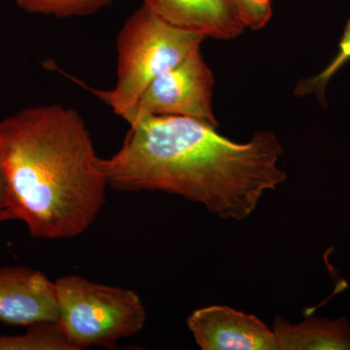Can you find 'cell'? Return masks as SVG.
I'll return each mask as SVG.
<instances>
[{
  "instance_id": "cell-1",
  "label": "cell",
  "mask_w": 350,
  "mask_h": 350,
  "mask_svg": "<svg viewBox=\"0 0 350 350\" xmlns=\"http://www.w3.org/2000/svg\"><path fill=\"white\" fill-rule=\"evenodd\" d=\"M216 129L190 117H147L131 125L121 148L96 165L115 190L178 195L219 217L243 220L265 192L286 180L278 167L283 147L271 131L238 144Z\"/></svg>"
},
{
  "instance_id": "cell-2",
  "label": "cell",
  "mask_w": 350,
  "mask_h": 350,
  "mask_svg": "<svg viewBox=\"0 0 350 350\" xmlns=\"http://www.w3.org/2000/svg\"><path fill=\"white\" fill-rule=\"evenodd\" d=\"M81 115L59 105L0 121V165L16 219L34 239H75L98 218L108 184Z\"/></svg>"
},
{
  "instance_id": "cell-3",
  "label": "cell",
  "mask_w": 350,
  "mask_h": 350,
  "mask_svg": "<svg viewBox=\"0 0 350 350\" xmlns=\"http://www.w3.org/2000/svg\"><path fill=\"white\" fill-rule=\"evenodd\" d=\"M206 39L165 22L144 5L126 20L117 36L115 87L103 91L82 86L123 118L152 81L200 50Z\"/></svg>"
},
{
  "instance_id": "cell-4",
  "label": "cell",
  "mask_w": 350,
  "mask_h": 350,
  "mask_svg": "<svg viewBox=\"0 0 350 350\" xmlns=\"http://www.w3.org/2000/svg\"><path fill=\"white\" fill-rule=\"evenodd\" d=\"M59 324L75 350L113 349L144 329L146 308L137 292L66 275L55 282Z\"/></svg>"
},
{
  "instance_id": "cell-5",
  "label": "cell",
  "mask_w": 350,
  "mask_h": 350,
  "mask_svg": "<svg viewBox=\"0 0 350 350\" xmlns=\"http://www.w3.org/2000/svg\"><path fill=\"white\" fill-rule=\"evenodd\" d=\"M215 78L196 51L174 68L157 77L123 116L129 125L152 116L190 117L218 126L213 96Z\"/></svg>"
},
{
  "instance_id": "cell-6",
  "label": "cell",
  "mask_w": 350,
  "mask_h": 350,
  "mask_svg": "<svg viewBox=\"0 0 350 350\" xmlns=\"http://www.w3.org/2000/svg\"><path fill=\"white\" fill-rule=\"evenodd\" d=\"M187 325L202 350H278L273 330L254 314L230 306L199 308Z\"/></svg>"
},
{
  "instance_id": "cell-7",
  "label": "cell",
  "mask_w": 350,
  "mask_h": 350,
  "mask_svg": "<svg viewBox=\"0 0 350 350\" xmlns=\"http://www.w3.org/2000/svg\"><path fill=\"white\" fill-rule=\"evenodd\" d=\"M59 319L55 282L29 267L0 269V322L29 327Z\"/></svg>"
},
{
  "instance_id": "cell-8",
  "label": "cell",
  "mask_w": 350,
  "mask_h": 350,
  "mask_svg": "<svg viewBox=\"0 0 350 350\" xmlns=\"http://www.w3.org/2000/svg\"><path fill=\"white\" fill-rule=\"evenodd\" d=\"M144 5L165 22L206 38L232 40L246 29L237 0H144Z\"/></svg>"
},
{
  "instance_id": "cell-9",
  "label": "cell",
  "mask_w": 350,
  "mask_h": 350,
  "mask_svg": "<svg viewBox=\"0 0 350 350\" xmlns=\"http://www.w3.org/2000/svg\"><path fill=\"white\" fill-rule=\"evenodd\" d=\"M273 330L278 350H350V323L345 317H308L291 324L278 317Z\"/></svg>"
},
{
  "instance_id": "cell-10",
  "label": "cell",
  "mask_w": 350,
  "mask_h": 350,
  "mask_svg": "<svg viewBox=\"0 0 350 350\" xmlns=\"http://www.w3.org/2000/svg\"><path fill=\"white\" fill-rule=\"evenodd\" d=\"M0 350H75L59 322L27 327L22 335H0Z\"/></svg>"
},
{
  "instance_id": "cell-11",
  "label": "cell",
  "mask_w": 350,
  "mask_h": 350,
  "mask_svg": "<svg viewBox=\"0 0 350 350\" xmlns=\"http://www.w3.org/2000/svg\"><path fill=\"white\" fill-rule=\"evenodd\" d=\"M25 12L55 16L59 19L86 17L111 5L116 0H15Z\"/></svg>"
},
{
  "instance_id": "cell-12",
  "label": "cell",
  "mask_w": 350,
  "mask_h": 350,
  "mask_svg": "<svg viewBox=\"0 0 350 350\" xmlns=\"http://www.w3.org/2000/svg\"><path fill=\"white\" fill-rule=\"evenodd\" d=\"M350 61V19L345 25L344 34L338 44V51L331 63L321 72L310 79L303 80L299 83L295 90V94L298 96L314 94L321 105L326 103L325 91L327 85L336 73Z\"/></svg>"
},
{
  "instance_id": "cell-13",
  "label": "cell",
  "mask_w": 350,
  "mask_h": 350,
  "mask_svg": "<svg viewBox=\"0 0 350 350\" xmlns=\"http://www.w3.org/2000/svg\"><path fill=\"white\" fill-rule=\"evenodd\" d=\"M241 21L246 29L260 31L273 16L271 0H237Z\"/></svg>"
},
{
  "instance_id": "cell-14",
  "label": "cell",
  "mask_w": 350,
  "mask_h": 350,
  "mask_svg": "<svg viewBox=\"0 0 350 350\" xmlns=\"http://www.w3.org/2000/svg\"><path fill=\"white\" fill-rule=\"evenodd\" d=\"M11 220H17V219L14 213L8 181L0 165V223Z\"/></svg>"
}]
</instances>
